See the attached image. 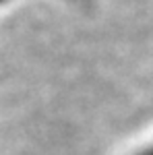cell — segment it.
<instances>
[{
    "label": "cell",
    "instance_id": "obj_1",
    "mask_svg": "<svg viewBox=\"0 0 153 155\" xmlns=\"http://www.w3.org/2000/svg\"><path fill=\"white\" fill-rule=\"evenodd\" d=\"M139 155H153V143L149 145V147H145V149H143Z\"/></svg>",
    "mask_w": 153,
    "mask_h": 155
}]
</instances>
